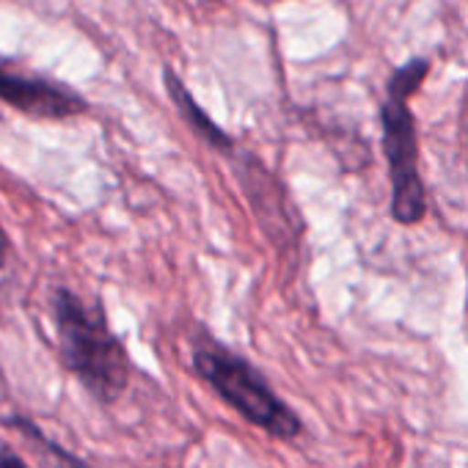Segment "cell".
Returning <instances> with one entry per match:
<instances>
[{
  "instance_id": "obj_1",
  "label": "cell",
  "mask_w": 468,
  "mask_h": 468,
  "mask_svg": "<svg viewBox=\"0 0 468 468\" xmlns=\"http://www.w3.org/2000/svg\"><path fill=\"white\" fill-rule=\"evenodd\" d=\"M53 323L64 367L102 405H113L130 386V358L119 336L111 331L105 309L86 306L72 290H53Z\"/></svg>"
},
{
  "instance_id": "obj_2",
  "label": "cell",
  "mask_w": 468,
  "mask_h": 468,
  "mask_svg": "<svg viewBox=\"0 0 468 468\" xmlns=\"http://www.w3.org/2000/svg\"><path fill=\"white\" fill-rule=\"evenodd\" d=\"M193 369L231 410H238L249 424L265 430L271 438L295 441L303 432V421L273 391L265 375L223 345L198 336L193 347Z\"/></svg>"
},
{
  "instance_id": "obj_3",
  "label": "cell",
  "mask_w": 468,
  "mask_h": 468,
  "mask_svg": "<svg viewBox=\"0 0 468 468\" xmlns=\"http://www.w3.org/2000/svg\"><path fill=\"white\" fill-rule=\"evenodd\" d=\"M430 72L427 58H413L399 67L388 80V97L380 108L383 152L391 174V218L402 226H416L427 215V193L419 174L416 122L408 108L410 94Z\"/></svg>"
},
{
  "instance_id": "obj_4",
  "label": "cell",
  "mask_w": 468,
  "mask_h": 468,
  "mask_svg": "<svg viewBox=\"0 0 468 468\" xmlns=\"http://www.w3.org/2000/svg\"><path fill=\"white\" fill-rule=\"evenodd\" d=\"M0 100L39 119H67L86 111V100L72 89L39 78H26L4 67H0Z\"/></svg>"
},
{
  "instance_id": "obj_5",
  "label": "cell",
  "mask_w": 468,
  "mask_h": 468,
  "mask_svg": "<svg viewBox=\"0 0 468 468\" xmlns=\"http://www.w3.org/2000/svg\"><path fill=\"white\" fill-rule=\"evenodd\" d=\"M165 86H168V94H171V100H174V105H176V111L182 113V119L209 144V146H215V149H220V152H229L231 149V138L193 102V97L187 94V89L171 75V72H165Z\"/></svg>"
},
{
  "instance_id": "obj_6",
  "label": "cell",
  "mask_w": 468,
  "mask_h": 468,
  "mask_svg": "<svg viewBox=\"0 0 468 468\" xmlns=\"http://www.w3.org/2000/svg\"><path fill=\"white\" fill-rule=\"evenodd\" d=\"M4 424H6V427H12V430H20L28 441H34V446H39V449L50 457L53 468H91V465H89V463H83L78 454L67 452L61 443H56L53 438H48V435H45L34 421H28V419H23V416H9Z\"/></svg>"
},
{
  "instance_id": "obj_7",
  "label": "cell",
  "mask_w": 468,
  "mask_h": 468,
  "mask_svg": "<svg viewBox=\"0 0 468 468\" xmlns=\"http://www.w3.org/2000/svg\"><path fill=\"white\" fill-rule=\"evenodd\" d=\"M0 468H28V463L15 449H9L4 441H0Z\"/></svg>"
},
{
  "instance_id": "obj_8",
  "label": "cell",
  "mask_w": 468,
  "mask_h": 468,
  "mask_svg": "<svg viewBox=\"0 0 468 468\" xmlns=\"http://www.w3.org/2000/svg\"><path fill=\"white\" fill-rule=\"evenodd\" d=\"M6 262H9V234H6L4 223H0V271L6 268Z\"/></svg>"
}]
</instances>
